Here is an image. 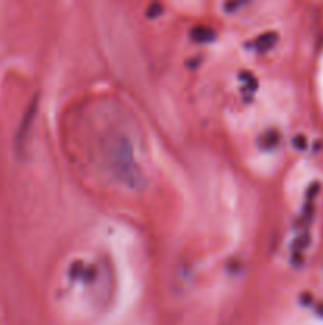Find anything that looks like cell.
I'll use <instances>...</instances> for the list:
<instances>
[{
  "label": "cell",
  "instance_id": "1",
  "mask_svg": "<svg viewBox=\"0 0 323 325\" xmlns=\"http://www.w3.org/2000/svg\"><path fill=\"white\" fill-rule=\"evenodd\" d=\"M111 165L119 178L130 187H140L143 176L133 159V148L127 138H117L111 145Z\"/></svg>",
  "mask_w": 323,
  "mask_h": 325
},
{
  "label": "cell",
  "instance_id": "2",
  "mask_svg": "<svg viewBox=\"0 0 323 325\" xmlns=\"http://www.w3.org/2000/svg\"><path fill=\"white\" fill-rule=\"evenodd\" d=\"M37 111H38V95H35L32 98V102L29 103L24 116L21 119L16 135H14V149H16L19 155L26 154L27 151V145H29V141H30L32 125H33L35 118H37Z\"/></svg>",
  "mask_w": 323,
  "mask_h": 325
},
{
  "label": "cell",
  "instance_id": "3",
  "mask_svg": "<svg viewBox=\"0 0 323 325\" xmlns=\"http://www.w3.org/2000/svg\"><path fill=\"white\" fill-rule=\"evenodd\" d=\"M276 41H277V35L269 32V33L262 35V37H258V40L255 41V46L260 53H264V51H268V49H271L272 46H274Z\"/></svg>",
  "mask_w": 323,
  "mask_h": 325
},
{
  "label": "cell",
  "instance_id": "4",
  "mask_svg": "<svg viewBox=\"0 0 323 325\" xmlns=\"http://www.w3.org/2000/svg\"><path fill=\"white\" fill-rule=\"evenodd\" d=\"M192 38L197 41H211L214 38V30L206 26H198L192 30Z\"/></svg>",
  "mask_w": 323,
  "mask_h": 325
}]
</instances>
